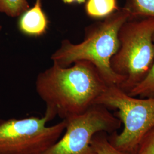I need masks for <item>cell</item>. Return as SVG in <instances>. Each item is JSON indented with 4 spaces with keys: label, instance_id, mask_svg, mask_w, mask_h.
Instances as JSON below:
<instances>
[{
    "label": "cell",
    "instance_id": "1",
    "mask_svg": "<svg viewBox=\"0 0 154 154\" xmlns=\"http://www.w3.org/2000/svg\"><path fill=\"white\" fill-rule=\"evenodd\" d=\"M108 86L95 66L86 61L66 67L53 63L35 81L36 92L46 104L45 114L50 121L57 116L66 120L82 113Z\"/></svg>",
    "mask_w": 154,
    "mask_h": 154
},
{
    "label": "cell",
    "instance_id": "2",
    "mask_svg": "<svg viewBox=\"0 0 154 154\" xmlns=\"http://www.w3.org/2000/svg\"><path fill=\"white\" fill-rule=\"evenodd\" d=\"M130 17V12L124 6L106 17L103 21L86 28L81 42L73 44L68 39L63 40L51 56L53 63L66 67L77 61H88L95 66L109 86L120 88L125 78L113 70L111 60L119 48V29Z\"/></svg>",
    "mask_w": 154,
    "mask_h": 154
},
{
    "label": "cell",
    "instance_id": "3",
    "mask_svg": "<svg viewBox=\"0 0 154 154\" xmlns=\"http://www.w3.org/2000/svg\"><path fill=\"white\" fill-rule=\"evenodd\" d=\"M119 48L111 60L113 70L125 78L121 88L128 93L141 82L154 62V17H130L118 33Z\"/></svg>",
    "mask_w": 154,
    "mask_h": 154
},
{
    "label": "cell",
    "instance_id": "4",
    "mask_svg": "<svg viewBox=\"0 0 154 154\" xmlns=\"http://www.w3.org/2000/svg\"><path fill=\"white\" fill-rule=\"evenodd\" d=\"M95 104L117 110L123 124L121 133L108 135L111 143L126 154H135L144 138L154 129V98H137L116 86H108Z\"/></svg>",
    "mask_w": 154,
    "mask_h": 154
},
{
    "label": "cell",
    "instance_id": "5",
    "mask_svg": "<svg viewBox=\"0 0 154 154\" xmlns=\"http://www.w3.org/2000/svg\"><path fill=\"white\" fill-rule=\"evenodd\" d=\"M50 121L42 117L0 119V154H42L60 138L66 121L47 126Z\"/></svg>",
    "mask_w": 154,
    "mask_h": 154
},
{
    "label": "cell",
    "instance_id": "6",
    "mask_svg": "<svg viewBox=\"0 0 154 154\" xmlns=\"http://www.w3.org/2000/svg\"><path fill=\"white\" fill-rule=\"evenodd\" d=\"M60 138L42 154H94L91 142L98 132L112 134L122 122L104 106L94 104L82 113L65 120Z\"/></svg>",
    "mask_w": 154,
    "mask_h": 154
},
{
    "label": "cell",
    "instance_id": "7",
    "mask_svg": "<svg viewBox=\"0 0 154 154\" xmlns=\"http://www.w3.org/2000/svg\"><path fill=\"white\" fill-rule=\"evenodd\" d=\"M18 21L20 31L25 35L39 37L46 32L49 20L42 8V0H36L34 5L24 11Z\"/></svg>",
    "mask_w": 154,
    "mask_h": 154
},
{
    "label": "cell",
    "instance_id": "8",
    "mask_svg": "<svg viewBox=\"0 0 154 154\" xmlns=\"http://www.w3.org/2000/svg\"><path fill=\"white\" fill-rule=\"evenodd\" d=\"M86 14L94 18H106L118 10L117 0H87Z\"/></svg>",
    "mask_w": 154,
    "mask_h": 154
},
{
    "label": "cell",
    "instance_id": "9",
    "mask_svg": "<svg viewBox=\"0 0 154 154\" xmlns=\"http://www.w3.org/2000/svg\"><path fill=\"white\" fill-rule=\"evenodd\" d=\"M125 7L130 17H154V0H127Z\"/></svg>",
    "mask_w": 154,
    "mask_h": 154
},
{
    "label": "cell",
    "instance_id": "10",
    "mask_svg": "<svg viewBox=\"0 0 154 154\" xmlns=\"http://www.w3.org/2000/svg\"><path fill=\"white\" fill-rule=\"evenodd\" d=\"M91 144L94 154H126L111 143L107 132L97 133L92 139Z\"/></svg>",
    "mask_w": 154,
    "mask_h": 154
},
{
    "label": "cell",
    "instance_id": "11",
    "mask_svg": "<svg viewBox=\"0 0 154 154\" xmlns=\"http://www.w3.org/2000/svg\"><path fill=\"white\" fill-rule=\"evenodd\" d=\"M127 94L132 97L154 98V62L146 77Z\"/></svg>",
    "mask_w": 154,
    "mask_h": 154
},
{
    "label": "cell",
    "instance_id": "12",
    "mask_svg": "<svg viewBox=\"0 0 154 154\" xmlns=\"http://www.w3.org/2000/svg\"><path fill=\"white\" fill-rule=\"evenodd\" d=\"M30 8L28 0H0V13L17 17Z\"/></svg>",
    "mask_w": 154,
    "mask_h": 154
},
{
    "label": "cell",
    "instance_id": "13",
    "mask_svg": "<svg viewBox=\"0 0 154 154\" xmlns=\"http://www.w3.org/2000/svg\"><path fill=\"white\" fill-rule=\"evenodd\" d=\"M135 154H154V129L144 138Z\"/></svg>",
    "mask_w": 154,
    "mask_h": 154
},
{
    "label": "cell",
    "instance_id": "14",
    "mask_svg": "<svg viewBox=\"0 0 154 154\" xmlns=\"http://www.w3.org/2000/svg\"><path fill=\"white\" fill-rule=\"evenodd\" d=\"M63 2L66 4H72L74 3H77L78 4H82L86 2V0H62Z\"/></svg>",
    "mask_w": 154,
    "mask_h": 154
},
{
    "label": "cell",
    "instance_id": "15",
    "mask_svg": "<svg viewBox=\"0 0 154 154\" xmlns=\"http://www.w3.org/2000/svg\"><path fill=\"white\" fill-rule=\"evenodd\" d=\"M1 29H2V26L0 25V31L1 30Z\"/></svg>",
    "mask_w": 154,
    "mask_h": 154
}]
</instances>
